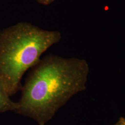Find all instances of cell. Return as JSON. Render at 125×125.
Wrapping results in <instances>:
<instances>
[{
    "label": "cell",
    "instance_id": "cell-1",
    "mask_svg": "<svg viewBox=\"0 0 125 125\" xmlns=\"http://www.w3.org/2000/svg\"><path fill=\"white\" fill-rule=\"evenodd\" d=\"M89 72L84 59L45 56L31 68L15 112L45 125L73 96L85 91Z\"/></svg>",
    "mask_w": 125,
    "mask_h": 125
},
{
    "label": "cell",
    "instance_id": "cell-2",
    "mask_svg": "<svg viewBox=\"0 0 125 125\" xmlns=\"http://www.w3.org/2000/svg\"><path fill=\"white\" fill-rule=\"evenodd\" d=\"M62 38L59 31L44 30L26 21L0 31V79L10 97L21 90L26 72Z\"/></svg>",
    "mask_w": 125,
    "mask_h": 125
},
{
    "label": "cell",
    "instance_id": "cell-3",
    "mask_svg": "<svg viewBox=\"0 0 125 125\" xmlns=\"http://www.w3.org/2000/svg\"><path fill=\"white\" fill-rule=\"evenodd\" d=\"M17 103L12 101L2 81L0 79V113L9 111H15Z\"/></svg>",
    "mask_w": 125,
    "mask_h": 125
},
{
    "label": "cell",
    "instance_id": "cell-4",
    "mask_svg": "<svg viewBox=\"0 0 125 125\" xmlns=\"http://www.w3.org/2000/svg\"><path fill=\"white\" fill-rule=\"evenodd\" d=\"M113 125H125V118L124 117H120L118 122Z\"/></svg>",
    "mask_w": 125,
    "mask_h": 125
},
{
    "label": "cell",
    "instance_id": "cell-5",
    "mask_svg": "<svg viewBox=\"0 0 125 125\" xmlns=\"http://www.w3.org/2000/svg\"><path fill=\"white\" fill-rule=\"evenodd\" d=\"M37 1L40 4H42L43 5H48L49 4H51L54 0H37Z\"/></svg>",
    "mask_w": 125,
    "mask_h": 125
}]
</instances>
